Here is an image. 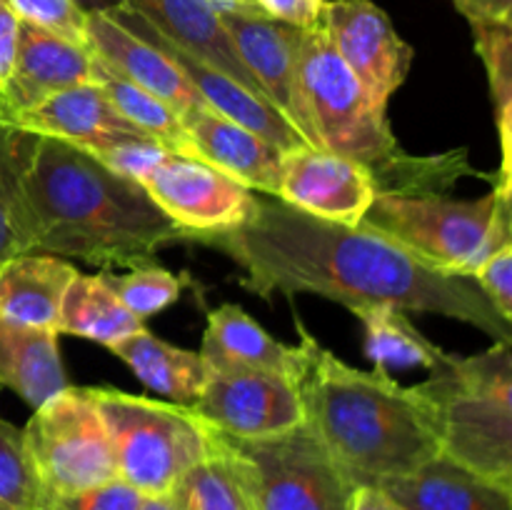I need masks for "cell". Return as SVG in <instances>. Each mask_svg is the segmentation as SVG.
<instances>
[{
  "instance_id": "cell-1",
  "label": "cell",
  "mask_w": 512,
  "mask_h": 510,
  "mask_svg": "<svg viewBox=\"0 0 512 510\" xmlns=\"http://www.w3.org/2000/svg\"><path fill=\"white\" fill-rule=\"evenodd\" d=\"M185 243L228 255L245 270L240 285L258 298L313 293L348 310L395 305L460 320L512 345V323L473 278L433 268L375 230L315 218L275 195L255 193L243 223L188 233Z\"/></svg>"
},
{
  "instance_id": "cell-20",
  "label": "cell",
  "mask_w": 512,
  "mask_h": 510,
  "mask_svg": "<svg viewBox=\"0 0 512 510\" xmlns=\"http://www.w3.org/2000/svg\"><path fill=\"white\" fill-rule=\"evenodd\" d=\"M200 358L208 365V373L265 370L298 378L303 368L300 345L275 340L248 310L235 303H225L208 313Z\"/></svg>"
},
{
  "instance_id": "cell-24",
  "label": "cell",
  "mask_w": 512,
  "mask_h": 510,
  "mask_svg": "<svg viewBox=\"0 0 512 510\" xmlns=\"http://www.w3.org/2000/svg\"><path fill=\"white\" fill-rule=\"evenodd\" d=\"M108 350L133 370L150 393L165 395L168 403L190 408L208 383V365L200 353L165 343L148 328L118 340Z\"/></svg>"
},
{
  "instance_id": "cell-22",
  "label": "cell",
  "mask_w": 512,
  "mask_h": 510,
  "mask_svg": "<svg viewBox=\"0 0 512 510\" xmlns=\"http://www.w3.org/2000/svg\"><path fill=\"white\" fill-rule=\"evenodd\" d=\"M78 270L58 255L23 253L0 265V318L55 330L60 303Z\"/></svg>"
},
{
  "instance_id": "cell-17",
  "label": "cell",
  "mask_w": 512,
  "mask_h": 510,
  "mask_svg": "<svg viewBox=\"0 0 512 510\" xmlns=\"http://www.w3.org/2000/svg\"><path fill=\"white\" fill-rule=\"evenodd\" d=\"M183 128L193 158L213 165L253 193L278 195L285 155L278 145L210 108L183 115Z\"/></svg>"
},
{
  "instance_id": "cell-4",
  "label": "cell",
  "mask_w": 512,
  "mask_h": 510,
  "mask_svg": "<svg viewBox=\"0 0 512 510\" xmlns=\"http://www.w3.org/2000/svg\"><path fill=\"white\" fill-rule=\"evenodd\" d=\"M433 405L440 453L512 490V350L508 343L478 355L445 353L418 383Z\"/></svg>"
},
{
  "instance_id": "cell-38",
  "label": "cell",
  "mask_w": 512,
  "mask_h": 510,
  "mask_svg": "<svg viewBox=\"0 0 512 510\" xmlns=\"http://www.w3.org/2000/svg\"><path fill=\"white\" fill-rule=\"evenodd\" d=\"M468 20H512V0H453Z\"/></svg>"
},
{
  "instance_id": "cell-26",
  "label": "cell",
  "mask_w": 512,
  "mask_h": 510,
  "mask_svg": "<svg viewBox=\"0 0 512 510\" xmlns=\"http://www.w3.org/2000/svg\"><path fill=\"white\" fill-rule=\"evenodd\" d=\"M350 313L363 325V348L375 368H420L435 370L445 358V350L425 338L408 310L395 305H358Z\"/></svg>"
},
{
  "instance_id": "cell-37",
  "label": "cell",
  "mask_w": 512,
  "mask_h": 510,
  "mask_svg": "<svg viewBox=\"0 0 512 510\" xmlns=\"http://www.w3.org/2000/svg\"><path fill=\"white\" fill-rule=\"evenodd\" d=\"M18 35H20V20L0 3V83L5 75L10 73V65L15 60V50H18Z\"/></svg>"
},
{
  "instance_id": "cell-23",
  "label": "cell",
  "mask_w": 512,
  "mask_h": 510,
  "mask_svg": "<svg viewBox=\"0 0 512 510\" xmlns=\"http://www.w3.org/2000/svg\"><path fill=\"white\" fill-rule=\"evenodd\" d=\"M68 385L55 330L0 318V388H10L35 410Z\"/></svg>"
},
{
  "instance_id": "cell-39",
  "label": "cell",
  "mask_w": 512,
  "mask_h": 510,
  "mask_svg": "<svg viewBox=\"0 0 512 510\" xmlns=\"http://www.w3.org/2000/svg\"><path fill=\"white\" fill-rule=\"evenodd\" d=\"M350 510H403L383 488L378 485H358Z\"/></svg>"
},
{
  "instance_id": "cell-27",
  "label": "cell",
  "mask_w": 512,
  "mask_h": 510,
  "mask_svg": "<svg viewBox=\"0 0 512 510\" xmlns=\"http://www.w3.org/2000/svg\"><path fill=\"white\" fill-rule=\"evenodd\" d=\"M38 135L0 120V265L30 253L25 175L33 160Z\"/></svg>"
},
{
  "instance_id": "cell-25",
  "label": "cell",
  "mask_w": 512,
  "mask_h": 510,
  "mask_svg": "<svg viewBox=\"0 0 512 510\" xmlns=\"http://www.w3.org/2000/svg\"><path fill=\"white\" fill-rule=\"evenodd\" d=\"M140 328H145L143 320L120 303L100 275L78 273L63 295L55 333L75 335L110 348Z\"/></svg>"
},
{
  "instance_id": "cell-34",
  "label": "cell",
  "mask_w": 512,
  "mask_h": 510,
  "mask_svg": "<svg viewBox=\"0 0 512 510\" xmlns=\"http://www.w3.org/2000/svg\"><path fill=\"white\" fill-rule=\"evenodd\" d=\"M143 495L120 478L75 493L45 495L38 510H138Z\"/></svg>"
},
{
  "instance_id": "cell-35",
  "label": "cell",
  "mask_w": 512,
  "mask_h": 510,
  "mask_svg": "<svg viewBox=\"0 0 512 510\" xmlns=\"http://www.w3.org/2000/svg\"><path fill=\"white\" fill-rule=\"evenodd\" d=\"M495 310L512 323V245L485 258L470 275Z\"/></svg>"
},
{
  "instance_id": "cell-3",
  "label": "cell",
  "mask_w": 512,
  "mask_h": 510,
  "mask_svg": "<svg viewBox=\"0 0 512 510\" xmlns=\"http://www.w3.org/2000/svg\"><path fill=\"white\" fill-rule=\"evenodd\" d=\"M298 375L305 423L355 485H380L413 473L440 453L433 405L418 385H400L390 370H360L340 360L298 323Z\"/></svg>"
},
{
  "instance_id": "cell-11",
  "label": "cell",
  "mask_w": 512,
  "mask_h": 510,
  "mask_svg": "<svg viewBox=\"0 0 512 510\" xmlns=\"http://www.w3.org/2000/svg\"><path fill=\"white\" fill-rule=\"evenodd\" d=\"M190 410L233 438H263L305 423L298 378L265 370L210 373Z\"/></svg>"
},
{
  "instance_id": "cell-36",
  "label": "cell",
  "mask_w": 512,
  "mask_h": 510,
  "mask_svg": "<svg viewBox=\"0 0 512 510\" xmlns=\"http://www.w3.org/2000/svg\"><path fill=\"white\" fill-rule=\"evenodd\" d=\"M263 15L293 28L308 30L320 25L325 0H255Z\"/></svg>"
},
{
  "instance_id": "cell-15",
  "label": "cell",
  "mask_w": 512,
  "mask_h": 510,
  "mask_svg": "<svg viewBox=\"0 0 512 510\" xmlns=\"http://www.w3.org/2000/svg\"><path fill=\"white\" fill-rule=\"evenodd\" d=\"M93 53L38 25L20 23L18 50L0 83V120L13 123L43 100L90 80Z\"/></svg>"
},
{
  "instance_id": "cell-28",
  "label": "cell",
  "mask_w": 512,
  "mask_h": 510,
  "mask_svg": "<svg viewBox=\"0 0 512 510\" xmlns=\"http://www.w3.org/2000/svg\"><path fill=\"white\" fill-rule=\"evenodd\" d=\"M90 80L103 90L105 98L115 105V110H118L128 123H133L135 128L143 130L148 138H153L155 143H160L163 148L175 150V153L193 155L190 153L188 133H185L183 128V118H180L168 103L155 98L153 93L143 90L140 85L130 83L128 78L115 73L113 68H108V65H105L103 60L95 58V55L93 63H90Z\"/></svg>"
},
{
  "instance_id": "cell-30",
  "label": "cell",
  "mask_w": 512,
  "mask_h": 510,
  "mask_svg": "<svg viewBox=\"0 0 512 510\" xmlns=\"http://www.w3.org/2000/svg\"><path fill=\"white\" fill-rule=\"evenodd\" d=\"M210 435V430H208ZM190 510H255L233 460L213 443L210 453L175 485Z\"/></svg>"
},
{
  "instance_id": "cell-5",
  "label": "cell",
  "mask_w": 512,
  "mask_h": 510,
  "mask_svg": "<svg viewBox=\"0 0 512 510\" xmlns=\"http://www.w3.org/2000/svg\"><path fill=\"white\" fill-rule=\"evenodd\" d=\"M358 225L433 268L470 278L485 258L512 245V185L495 178L493 190L475 200L380 193Z\"/></svg>"
},
{
  "instance_id": "cell-40",
  "label": "cell",
  "mask_w": 512,
  "mask_h": 510,
  "mask_svg": "<svg viewBox=\"0 0 512 510\" xmlns=\"http://www.w3.org/2000/svg\"><path fill=\"white\" fill-rule=\"evenodd\" d=\"M138 510H190V508L183 500V495L173 488L168 490V493H160V495H143Z\"/></svg>"
},
{
  "instance_id": "cell-41",
  "label": "cell",
  "mask_w": 512,
  "mask_h": 510,
  "mask_svg": "<svg viewBox=\"0 0 512 510\" xmlns=\"http://www.w3.org/2000/svg\"><path fill=\"white\" fill-rule=\"evenodd\" d=\"M213 5L218 13H238V15H263L255 0H205Z\"/></svg>"
},
{
  "instance_id": "cell-19",
  "label": "cell",
  "mask_w": 512,
  "mask_h": 510,
  "mask_svg": "<svg viewBox=\"0 0 512 510\" xmlns=\"http://www.w3.org/2000/svg\"><path fill=\"white\" fill-rule=\"evenodd\" d=\"M123 5L148 20L175 48L213 65L235 83L248 88L250 93L265 98L260 85L235 53L233 40L213 5L205 0H123Z\"/></svg>"
},
{
  "instance_id": "cell-32",
  "label": "cell",
  "mask_w": 512,
  "mask_h": 510,
  "mask_svg": "<svg viewBox=\"0 0 512 510\" xmlns=\"http://www.w3.org/2000/svg\"><path fill=\"white\" fill-rule=\"evenodd\" d=\"M43 500L45 490L30 460L23 428L0 418V505L8 510H38Z\"/></svg>"
},
{
  "instance_id": "cell-42",
  "label": "cell",
  "mask_w": 512,
  "mask_h": 510,
  "mask_svg": "<svg viewBox=\"0 0 512 510\" xmlns=\"http://www.w3.org/2000/svg\"><path fill=\"white\" fill-rule=\"evenodd\" d=\"M85 13H108V10L123 5V0H75Z\"/></svg>"
},
{
  "instance_id": "cell-16",
  "label": "cell",
  "mask_w": 512,
  "mask_h": 510,
  "mask_svg": "<svg viewBox=\"0 0 512 510\" xmlns=\"http://www.w3.org/2000/svg\"><path fill=\"white\" fill-rule=\"evenodd\" d=\"M85 45L108 68L168 103L175 113L208 110V103L188 83L178 65L170 63L158 48L115 23L108 13L85 15Z\"/></svg>"
},
{
  "instance_id": "cell-29",
  "label": "cell",
  "mask_w": 512,
  "mask_h": 510,
  "mask_svg": "<svg viewBox=\"0 0 512 510\" xmlns=\"http://www.w3.org/2000/svg\"><path fill=\"white\" fill-rule=\"evenodd\" d=\"M473 30L475 50L488 70L490 95H493L495 128L500 138L498 180L512 183V20H468Z\"/></svg>"
},
{
  "instance_id": "cell-6",
  "label": "cell",
  "mask_w": 512,
  "mask_h": 510,
  "mask_svg": "<svg viewBox=\"0 0 512 510\" xmlns=\"http://www.w3.org/2000/svg\"><path fill=\"white\" fill-rule=\"evenodd\" d=\"M90 395L108 430L118 478L140 495L168 493L210 453L208 425L185 405L118 388H90Z\"/></svg>"
},
{
  "instance_id": "cell-7",
  "label": "cell",
  "mask_w": 512,
  "mask_h": 510,
  "mask_svg": "<svg viewBox=\"0 0 512 510\" xmlns=\"http://www.w3.org/2000/svg\"><path fill=\"white\" fill-rule=\"evenodd\" d=\"M233 460L255 510H350L358 485L308 423L263 438H233L208 425Z\"/></svg>"
},
{
  "instance_id": "cell-9",
  "label": "cell",
  "mask_w": 512,
  "mask_h": 510,
  "mask_svg": "<svg viewBox=\"0 0 512 510\" xmlns=\"http://www.w3.org/2000/svg\"><path fill=\"white\" fill-rule=\"evenodd\" d=\"M320 25L375 108L388 113L415 60L388 13L373 0H325Z\"/></svg>"
},
{
  "instance_id": "cell-10",
  "label": "cell",
  "mask_w": 512,
  "mask_h": 510,
  "mask_svg": "<svg viewBox=\"0 0 512 510\" xmlns=\"http://www.w3.org/2000/svg\"><path fill=\"white\" fill-rule=\"evenodd\" d=\"M155 205L188 233L243 223L255 193L193 155L165 150L138 180Z\"/></svg>"
},
{
  "instance_id": "cell-8",
  "label": "cell",
  "mask_w": 512,
  "mask_h": 510,
  "mask_svg": "<svg viewBox=\"0 0 512 510\" xmlns=\"http://www.w3.org/2000/svg\"><path fill=\"white\" fill-rule=\"evenodd\" d=\"M45 495L75 493L118 478L108 430L90 388L68 385L33 410L23 428Z\"/></svg>"
},
{
  "instance_id": "cell-33",
  "label": "cell",
  "mask_w": 512,
  "mask_h": 510,
  "mask_svg": "<svg viewBox=\"0 0 512 510\" xmlns=\"http://www.w3.org/2000/svg\"><path fill=\"white\" fill-rule=\"evenodd\" d=\"M20 23L38 25L55 35L85 45V10L75 0H0ZM88 48V45H85Z\"/></svg>"
},
{
  "instance_id": "cell-21",
  "label": "cell",
  "mask_w": 512,
  "mask_h": 510,
  "mask_svg": "<svg viewBox=\"0 0 512 510\" xmlns=\"http://www.w3.org/2000/svg\"><path fill=\"white\" fill-rule=\"evenodd\" d=\"M403 510H512V490L438 453L413 473L380 483Z\"/></svg>"
},
{
  "instance_id": "cell-18",
  "label": "cell",
  "mask_w": 512,
  "mask_h": 510,
  "mask_svg": "<svg viewBox=\"0 0 512 510\" xmlns=\"http://www.w3.org/2000/svg\"><path fill=\"white\" fill-rule=\"evenodd\" d=\"M10 125L40 138L65 140L88 153L120 140H153L128 123L93 80L43 100Z\"/></svg>"
},
{
  "instance_id": "cell-43",
  "label": "cell",
  "mask_w": 512,
  "mask_h": 510,
  "mask_svg": "<svg viewBox=\"0 0 512 510\" xmlns=\"http://www.w3.org/2000/svg\"><path fill=\"white\" fill-rule=\"evenodd\" d=\"M0 510H8V508H3V505H0Z\"/></svg>"
},
{
  "instance_id": "cell-14",
  "label": "cell",
  "mask_w": 512,
  "mask_h": 510,
  "mask_svg": "<svg viewBox=\"0 0 512 510\" xmlns=\"http://www.w3.org/2000/svg\"><path fill=\"white\" fill-rule=\"evenodd\" d=\"M233 48L265 98L298 130L305 145L315 148L298 85V45L303 30L278 23L268 15L220 13Z\"/></svg>"
},
{
  "instance_id": "cell-2",
  "label": "cell",
  "mask_w": 512,
  "mask_h": 510,
  "mask_svg": "<svg viewBox=\"0 0 512 510\" xmlns=\"http://www.w3.org/2000/svg\"><path fill=\"white\" fill-rule=\"evenodd\" d=\"M30 253L83 260L98 268L155 263L185 230L150 200L145 188L85 150L40 138L25 175Z\"/></svg>"
},
{
  "instance_id": "cell-12",
  "label": "cell",
  "mask_w": 512,
  "mask_h": 510,
  "mask_svg": "<svg viewBox=\"0 0 512 510\" xmlns=\"http://www.w3.org/2000/svg\"><path fill=\"white\" fill-rule=\"evenodd\" d=\"M108 15L115 23L123 25L125 30H130L133 35L143 38L145 43H150L153 48H158L170 63L178 65L180 73H183L185 78H188V83L198 90V95L208 103L210 110L225 115V118L243 125V128L253 130V133L270 140V143L278 145L285 153L295 148H303L305 140L300 138L298 130H295L293 125L268 103V100L250 93L248 88L235 83L233 78L220 73L213 65L203 63V60H198L195 55H188L180 48H175V45L170 43V40H165L148 20L140 18L138 13H133V10L125 8V5L108 10Z\"/></svg>"
},
{
  "instance_id": "cell-13",
  "label": "cell",
  "mask_w": 512,
  "mask_h": 510,
  "mask_svg": "<svg viewBox=\"0 0 512 510\" xmlns=\"http://www.w3.org/2000/svg\"><path fill=\"white\" fill-rule=\"evenodd\" d=\"M373 178L368 168L345 155L328 150L303 148L283 155L280 190L275 198L315 218L330 223L358 225L375 200Z\"/></svg>"
},
{
  "instance_id": "cell-31",
  "label": "cell",
  "mask_w": 512,
  "mask_h": 510,
  "mask_svg": "<svg viewBox=\"0 0 512 510\" xmlns=\"http://www.w3.org/2000/svg\"><path fill=\"white\" fill-rule=\"evenodd\" d=\"M100 278L118 295L120 303L140 320L163 313L168 305H173L180 298V290H183V280L170 270L160 268L158 263L138 265L125 275L103 270Z\"/></svg>"
}]
</instances>
